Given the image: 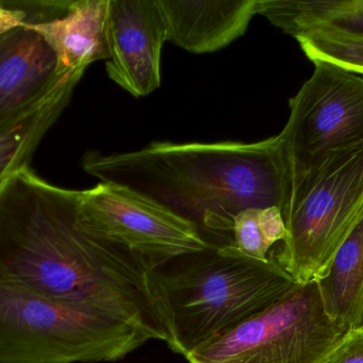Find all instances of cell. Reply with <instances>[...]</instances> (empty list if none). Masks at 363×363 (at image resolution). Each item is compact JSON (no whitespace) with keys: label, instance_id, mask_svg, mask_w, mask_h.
<instances>
[{"label":"cell","instance_id":"obj_8","mask_svg":"<svg viewBox=\"0 0 363 363\" xmlns=\"http://www.w3.org/2000/svg\"><path fill=\"white\" fill-rule=\"evenodd\" d=\"M78 217L87 232L140 256L155 271L211 247L198 225L116 183L79 191Z\"/></svg>","mask_w":363,"mask_h":363},{"label":"cell","instance_id":"obj_1","mask_svg":"<svg viewBox=\"0 0 363 363\" xmlns=\"http://www.w3.org/2000/svg\"><path fill=\"white\" fill-rule=\"evenodd\" d=\"M79 191L47 183L29 166L0 183V271L48 298L89 307L167 340L155 270L80 225Z\"/></svg>","mask_w":363,"mask_h":363},{"label":"cell","instance_id":"obj_19","mask_svg":"<svg viewBox=\"0 0 363 363\" xmlns=\"http://www.w3.org/2000/svg\"><path fill=\"white\" fill-rule=\"evenodd\" d=\"M321 363H363V326L351 330Z\"/></svg>","mask_w":363,"mask_h":363},{"label":"cell","instance_id":"obj_11","mask_svg":"<svg viewBox=\"0 0 363 363\" xmlns=\"http://www.w3.org/2000/svg\"><path fill=\"white\" fill-rule=\"evenodd\" d=\"M168 40L192 53L220 50L245 34L257 0H157Z\"/></svg>","mask_w":363,"mask_h":363},{"label":"cell","instance_id":"obj_16","mask_svg":"<svg viewBox=\"0 0 363 363\" xmlns=\"http://www.w3.org/2000/svg\"><path fill=\"white\" fill-rule=\"evenodd\" d=\"M230 232L232 241L220 247L228 253L258 261H268L271 247L284 242L287 237L283 212L277 207L240 211L233 217Z\"/></svg>","mask_w":363,"mask_h":363},{"label":"cell","instance_id":"obj_7","mask_svg":"<svg viewBox=\"0 0 363 363\" xmlns=\"http://www.w3.org/2000/svg\"><path fill=\"white\" fill-rule=\"evenodd\" d=\"M313 64L281 132L291 191L332 156L363 143V77L330 62Z\"/></svg>","mask_w":363,"mask_h":363},{"label":"cell","instance_id":"obj_18","mask_svg":"<svg viewBox=\"0 0 363 363\" xmlns=\"http://www.w3.org/2000/svg\"><path fill=\"white\" fill-rule=\"evenodd\" d=\"M72 0H0V36L17 28L60 18Z\"/></svg>","mask_w":363,"mask_h":363},{"label":"cell","instance_id":"obj_12","mask_svg":"<svg viewBox=\"0 0 363 363\" xmlns=\"http://www.w3.org/2000/svg\"><path fill=\"white\" fill-rule=\"evenodd\" d=\"M108 0H72L67 13L60 18L35 26L55 53L57 74L84 70L93 62L108 59Z\"/></svg>","mask_w":363,"mask_h":363},{"label":"cell","instance_id":"obj_15","mask_svg":"<svg viewBox=\"0 0 363 363\" xmlns=\"http://www.w3.org/2000/svg\"><path fill=\"white\" fill-rule=\"evenodd\" d=\"M84 72H68L55 89L16 124L0 131V183L25 166L69 102Z\"/></svg>","mask_w":363,"mask_h":363},{"label":"cell","instance_id":"obj_5","mask_svg":"<svg viewBox=\"0 0 363 363\" xmlns=\"http://www.w3.org/2000/svg\"><path fill=\"white\" fill-rule=\"evenodd\" d=\"M363 210V143L332 156L292 189L287 237L270 255L296 283L323 275Z\"/></svg>","mask_w":363,"mask_h":363},{"label":"cell","instance_id":"obj_4","mask_svg":"<svg viewBox=\"0 0 363 363\" xmlns=\"http://www.w3.org/2000/svg\"><path fill=\"white\" fill-rule=\"evenodd\" d=\"M151 340L135 324L48 298L0 271V363L115 362Z\"/></svg>","mask_w":363,"mask_h":363},{"label":"cell","instance_id":"obj_6","mask_svg":"<svg viewBox=\"0 0 363 363\" xmlns=\"http://www.w3.org/2000/svg\"><path fill=\"white\" fill-rule=\"evenodd\" d=\"M350 330L330 320L317 281L296 283L257 315L186 356L188 363H321Z\"/></svg>","mask_w":363,"mask_h":363},{"label":"cell","instance_id":"obj_10","mask_svg":"<svg viewBox=\"0 0 363 363\" xmlns=\"http://www.w3.org/2000/svg\"><path fill=\"white\" fill-rule=\"evenodd\" d=\"M64 76L38 32L21 27L0 36V131L35 108Z\"/></svg>","mask_w":363,"mask_h":363},{"label":"cell","instance_id":"obj_17","mask_svg":"<svg viewBox=\"0 0 363 363\" xmlns=\"http://www.w3.org/2000/svg\"><path fill=\"white\" fill-rule=\"evenodd\" d=\"M311 61H326L363 75V38L315 29L296 38Z\"/></svg>","mask_w":363,"mask_h":363},{"label":"cell","instance_id":"obj_13","mask_svg":"<svg viewBox=\"0 0 363 363\" xmlns=\"http://www.w3.org/2000/svg\"><path fill=\"white\" fill-rule=\"evenodd\" d=\"M324 308L345 330L363 326V210L322 276L315 279Z\"/></svg>","mask_w":363,"mask_h":363},{"label":"cell","instance_id":"obj_3","mask_svg":"<svg viewBox=\"0 0 363 363\" xmlns=\"http://www.w3.org/2000/svg\"><path fill=\"white\" fill-rule=\"evenodd\" d=\"M270 256L258 261L218 246L155 271L168 347L184 358L277 302L296 286Z\"/></svg>","mask_w":363,"mask_h":363},{"label":"cell","instance_id":"obj_9","mask_svg":"<svg viewBox=\"0 0 363 363\" xmlns=\"http://www.w3.org/2000/svg\"><path fill=\"white\" fill-rule=\"evenodd\" d=\"M106 29L111 80L134 97L159 89L168 30L157 0H108Z\"/></svg>","mask_w":363,"mask_h":363},{"label":"cell","instance_id":"obj_14","mask_svg":"<svg viewBox=\"0 0 363 363\" xmlns=\"http://www.w3.org/2000/svg\"><path fill=\"white\" fill-rule=\"evenodd\" d=\"M257 14L294 38L315 29L363 38V0H257Z\"/></svg>","mask_w":363,"mask_h":363},{"label":"cell","instance_id":"obj_2","mask_svg":"<svg viewBox=\"0 0 363 363\" xmlns=\"http://www.w3.org/2000/svg\"><path fill=\"white\" fill-rule=\"evenodd\" d=\"M82 168L215 232H230L245 209L283 212L291 194L281 134L254 143L155 142L131 153L89 151Z\"/></svg>","mask_w":363,"mask_h":363}]
</instances>
